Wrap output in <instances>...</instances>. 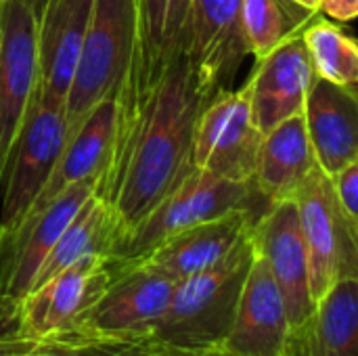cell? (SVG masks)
<instances>
[{"label":"cell","instance_id":"1","mask_svg":"<svg viewBox=\"0 0 358 356\" xmlns=\"http://www.w3.org/2000/svg\"><path fill=\"white\" fill-rule=\"evenodd\" d=\"M210 97L180 55L166 67L130 122L117 130L111 162L96 191L113 212L117 239L191 170L195 122Z\"/></svg>","mask_w":358,"mask_h":356},{"label":"cell","instance_id":"2","mask_svg":"<svg viewBox=\"0 0 358 356\" xmlns=\"http://www.w3.org/2000/svg\"><path fill=\"white\" fill-rule=\"evenodd\" d=\"M254 260L252 235L220 264L176 281L168 308L145 342L174 348H220Z\"/></svg>","mask_w":358,"mask_h":356},{"label":"cell","instance_id":"3","mask_svg":"<svg viewBox=\"0 0 358 356\" xmlns=\"http://www.w3.org/2000/svg\"><path fill=\"white\" fill-rule=\"evenodd\" d=\"M138 0H92L80 63L67 94L65 118L71 136L105 97L120 103L136 55Z\"/></svg>","mask_w":358,"mask_h":356},{"label":"cell","instance_id":"4","mask_svg":"<svg viewBox=\"0 0 358 356\" xmlns=\"http://www.w3.org/2000/svg\"><path fill=\"white\" fill-rule=\"evenodd\" d=\"M103 292L59 334L63 342H145L170 304L176 281L145 264H113Z\"/></svg>","mask_w":358,"mask_h":356},{"label":"cell","instance_id":"5","mask_svg":"<svg viewBox=\"0 0 358 356\" xmlns=\"http://www.w3.org/2000/svg\"><path fill=\"white\" fill-rule=\"evenodd\" d=\"M268 204L256 193L252 183L224 180L191 166L176 187L132 231L117 239L109 260L126 264L189 227L214 220L233 210L264 212Z\"/></svg>","mask_w":358,"mask_h":356},{"label":"cell","instance_id":"6","mask_svg":"<svg viewBox=\"0 0 358 356\" xmlns=\"http://www.w3.org/2000/svg\"><path fill=\"white\" fill-rule=\"evenodd\" d=\"M103 174L88 176L42 210L0 231V323H10L21 298L31 290L36 273L65 227L99 191Z\"/></svg>","mask_w":358,"mask_h":356},{"label":"cell","instance_id":"7","mask_svg":"<svg viewBox=\"0 0 358 356\" xmlns=\"http://www.w3.org/2000/svg\"><path fill=\"white\" fill-rule=\"evenodd\" d=\"M296 204L308 252L310 294L317 302L338 281L358 277V222L344 212L321 168L300 189Z\"/></svg>","mask_w":358,"mask_h":356},{"label":"cell","instance_id":"8","mask_svg":"<svg viewBox=\"0 0 358 356\" xmlns=\"http://www.w3.org/2000/svg\"><path fill=\"white\" fill-rule=\"evenodd\" d=\"M264 134L254 122L248 92L220 90L208 99L193 132L191 164L233 183H252Z\"/></svg>","mask_w":358,"mask_h":356},{"label":"cell","instance_id":"9","mask_svg":"<svg viewBox=\"0 0 358 356\" xmlns=\"http://www.w3.org/2000/svg\"><path fill=\"white\" fill-rule=\"evenodd\" d=\"M38 17L23 0H0V187L19 128L38 90Z\"/></svg>","mask_w":358,"mask_h":356},{"label":"cell","instance_id":"10","mask_svg":"<svg viewBox=\"0 0 358 356\" xmlns=\"http://www.w3.org/2000/svg\"><path fill=\"white\" fill-rule=\"evenodd\" d=\"M67 138L65 109L34 103L19 128L6 162L0 231L15 227L31 208Z\"/></svg>","mask_w":358,"mask_h":356},{"label":"cell","instance_id":"11","mask_svg":"<svg viewBox=\"0 0 358 356\" xmlns=\"http://www.w3.org/2000/svg\"><path fill=\"white\" fill-rule=\"evenodd\" d=\"M182 55L206 92L231 90L237 69L250 55L241 0H189Z\"/></svg>","mask_w":358,"mask_h":356},{"label":"cell","instance_id":"12","mask_svg":"<svg viewBox=\"0 0 358 356\" xmlns=\"http://www.w3.org/2000/svg\"><path fill=\"white\" fill-rule=\"evenodd\" d=\"M254 252L266 262L285 304L289 329L302 325L313 308L308 252L296 199L271 204L252 229Z\"/></svg>","mask_w":358,"mask_h":356},{"label":"cell","instance_id":"13","mask_svg":"<svg viewBox=\"0 0 358 356\" xmlns=\"http://www.w3.org/2000/svg\"><path fill=\"white\" fill-rule=\"evenodd\" d=\"M109 256H86L29 290L17 304L10 332L21 338H50L65 329L109 283Z\"/></svg>","mask_w":358,"mask_h":356},{"label":"cell","instance_id":"14","mask_svg":"<svg viewBox=\"0 0 358 356\" xmlns=\"http://www.w3.org/2000/svg\"><path fill=\"white\" fill-rule=\"evenodd\" d=\"M319 80L302 34L283 40L268 55L256 59L243 84L256 126L262 134L304 111V103Z\"/></svg>","mask_w":358,"mask_h":356},{"label":"cell","instance_id":"15","mask_svg":"<svg viewBox=\"0 0 358 356\" xmlns=\"http://www.w3.org/2000/svg\"><path fill=\"white\" fill-rule=\"evenodd\" d=\"M92 0H46L38 17V105L65 109L86 40Z\"/></svg>","mask_w":358,"mask_h":356},{"label":"cell","instance_id":"16","mask_svg":"<svg viewBox=\"0 0 358 356\" xmlns=\"http://www.w3.org/2000/svg\"><path fill=\"white\" fill-rule=\"evenodd\" d=\"M189 0H138V40L126 90L117 103V130L130 122L166 67L182 55Z\"/></svg>","mask_w":358,"mask_h":356},{"label":"cell","instance_id":"17","mask_svg":"<svg viewBox=\"0 0 358 356\" xmlns=\"http://www.w3.org/2000/svg\"><path fill=\"white\" fill-rule=\"evenodd\" d=\"M260 214L262 212L256 210H233L168 237L138 260L126 264H145L172 281H182L231 256L233 250L252 235Z\"/></svg>","mask_w":358,"mask_h":356},{"label":"cell","instance_id":"18","mask_svg":"<svg viewBox=\"0 0 358 356\" xmlns=\"http://www.w3.org/2000/svg\"><path fill=\"white\" fill-rule=\"evenodd\" d=\"M287 336L281 292L266 262L254 252L231 332L220 348L233 356H285Z\"/></svg>","mask_w":358,"mask_h":356},{"label":"cell","instance_id":"19","mask_svg":"<svg viewBox=\"0 0 358 356\" xmlns=\"http://www.w3.org/2000/svg\"><path fill=\"white\" fill-rule=\"evenodd\" d=\"M302 115L317 164L327 176L358 162L357 88L319 78L306 97Z\"/></svg>","mask_w":358,"mask_h":356},{"label":"cell","instance_id":"20","mask_svg":"<svg viewBox=\"0 0 358 356\" xmlns=\"http://www.w3.org/2000/svg\"><path fill=\"white\" fill-rule=\"evenodd\" d=\"M319 170L304 115L298 113L264 134L252 185L271 206L296 199L300 189Z\"/></svg>","mask_w":358,"mask_h":356},{"label":"cell","instance_id":"21","mask_svg":"<svg viewBox=\"0 0 358 356\" xmlns=\"http://www.w3.org/2000/svg\"><path fill=\"white\" fill-rule=\"evenodd\" d=\"M285 356H358V277L338 281L310 317L289 329Z\"/></svg>","mask_w":358,"mask_h":356},{"label":"cell","instance_id":"22","mask_svg":"<svg viewBox=\"0 0 358 356\" xmlns=\"http://www.w3.org/2000/svg\"><path fill=\"white\" fill-rule=\"evenodd\" d=\"M115 241L117 227L113 212L109 204L99 193H94L59 235L57 243L36 273L31 290L86 256H111Z\"/></svg>","mask_w":358,"mask_h":356},{"label":"cell","instance_id":"23","mask_svg":"<svg viewBox=\"0 0 358 356\" xmlns=\"http://www.w3.org/2000/svg\"><path fill=\"white\" fill-rule=\"evenodd\" d=\"M319 17L289 0H241V23L250 55L260 59L277 48L283 40L302 34Z\"/></svg>","mask_w":358,"mask_h":356},{"label":"cell","instance_id":"24","mask_svg":"<svg viewBox=\"0 0 358 356\" xmlns=\"http://www.w3.org/2000/svg\"><path fill=\"white\" fill-rule=\"evenodd\" d=\"M304 46L321 80L357 88L358 46L338 23L315 17L302 31Z\"/></svg>","mask_w":358,"mask_h":356},{"label":"cell","instance_id":"25","mask_svg":"<svg viewBox=\"0 0 358 356\" xmlns=\"http://www.w3.org/2000/svg\"><path fill=\"white\" fill-rule=\"evenodd\" d=\"M0 356H113L103 344L63 342L55 338H21L10 329L0 332Z\"/></svg>","mask_w":358,"mask_h":356},{"label":"cell","instance_id":"26","mask_svg":"<svg viewBox=\"0 0 358 356\" xmlns=\"http://www.w3.org/2000/svg\"><path fill=\"white\" fill-rule=\"evenodd\" d=\"M103 346L113 356H233L222 348H174L151 342H115Z\"/></svg>","mask_w":358,"mask_h":356},{"label":"cell","instance_id":"27","mask_svg":"<svg viewBox=\"0 0 358 356\" xmlns=\"http://www.w3.org/2000/svg\"><path fill=\"white\" fill-rule=\"evenodd\" d=\"M329 183L344 212L358 222V162L331 174Z\"/></svg>","mask_w":358,"mask_h":356},{"label":"cell","instance_id":"28","mask_svg":"<svg viewBox=\"0 0 358 356\" xmlns=\"http://www.w3.org/2000/svg\"><path fill=\"white\" fill-rule=\"evenodd\" d=\"M319 13L338 23H350L358 15V0H319Z\"/></svg>","mask_w":358,"mask_h":356},{"label":"cell","instance_id":"29","mask_svg":"<svg viewBox=\"0 0 358 356\" xmlns=\"http://www.w3.org/2000/svg\"><path fill=\"white\" fill-rule=\"evenodd\" d=\"M294 4H298L300 8L304 10H310V13H319V0H289ZM321 15V13H319Z\"/></svg>","mask_w":358,"mask_h":356},{"label":"cell","instance_id":"30","mask_svg":"<svg viewBox=\"0 0 358 356\" xmlns=\"http://www.w3.org/2000/svg\"><path fill=\"white\" fill-rule=\"evenodd\" d=\"M34 13H36V17H40V13H42V8H44V4H46V0H23Z\"/></svg>","mask_w":358,"mask_h":356}]
</instances>
